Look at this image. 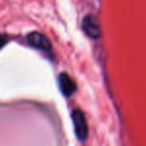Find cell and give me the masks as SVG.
<instances>
[{"label": "cell", "mask_w": 146, "mask_h": 146, "mask_svg": "<svg viewBox=\"0 0 146 146\" xmlns=\"http://www.w3.org/2000/svg\"><path fill=\"white\" fill-rule=\"evenodd\" d=\"M58 84L62 94L66 97H70L76 90L75 82L66 72L60 73L58 77Z\"/></svg>", "instance_id": "cell-4"}, {"label": "cell", "mask_w": 146, "mask_h": 146, "mask_svg": "<svg viewBox=\"0 0 146 146\" xmlns=\"http://www.w3.org/2000/svg\"><path fill=\"white\" fill-rule=\"evenodd\" d=\"M7 42H8V36L4 34H0V49L2 48Z\"/></svg>", "instance_id": "cell-5"}, {"label": "cell", "mask_w": 146, "mask_h": 146, "mask_svg": "<svg viewBox=\"0 0 146 146\" xmlns=\"http://www.w3.org/2000/svg\"><path fill=\"white\" fill-rule=\"evenodd\" d=\"M82 29L88 37L92 39H98L100 37V27L98 21L93 15L88 14L82 20Z\"/></svg>", "instance_id": "cell-3"}, {"label": "cell", "mask_w": 146, "mask_h": 146, "mask_svg": "<svg viewBox=\"0 0 146 146\" xmlns=\"http://www.w3.org/2000/svg\"><path fill=\"white\" fill-rule=\"evenodd\" d=\"M27 43L33 48L49 52L51 50V43L45 35L39 32H31L27 35Z\"/></svg>", "instance_id": "cell-2"}, {"label": "cell", "mask_w": 146, "mask_h": 146, "mask_svg": "<svg viewBox=\"0 0 146 146\" xmlns=\"http://www.w3.org/2000/svg\"><path fill=\"white\" fill-rule=\"evenodd\" d=\"M71 117H72L74 132H75L76 137L81 141L85 140L88 135V126L83 112L79 109L73 110Z\"/></svg>", "instance_id": "cell-1"}]
</instances>
